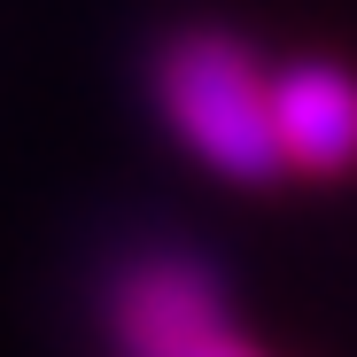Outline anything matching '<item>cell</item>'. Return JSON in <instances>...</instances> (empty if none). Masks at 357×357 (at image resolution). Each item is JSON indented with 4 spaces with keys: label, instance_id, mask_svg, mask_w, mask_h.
I'll return each mask as SVG.
<instances>
[{
    "label": "cell",
    "instance_id": "1",
    "mask_svg": "<svg viewBox=\"0 0 357 357\" xmlns=\"http://www.w3.org/2000/svg\"><path fill=\"white\" fill-rule=\"evenodd\" d=\"M148 93L163 109L171 140L202 171L233 187H272L287 178L280 125H272V70L257 47L225 24H171L148 47Z\"/></svg>",
    "mask_w": 357,
    "mask_h": 357
},
{
    "label": "cell",
    "instance_id": "2",
    "mask_svg": "<svg viewBox=\"0 0 357 357\" xmlns=\"http://www.w3.org/2000/svg\"><path fill=\"white\" fill-rule=\"evenodd\" d=\"M101 342L109 357H264L225 272L187 241H140L101 272Z\"/></svg>",
    "mask_w": 357,
    "mask_h": 357
},
{
    "label": "cell",
    "instance_id": "3",
    "mask_svg": "<svg viewBox=\"0 0 357 357\" xmlns=\"http://www.w3.org/2000/svg\"><path fill=\"white\" fill-rule=\"evenodd\" d=\"M272 125L287 178H349L357 171V70L326 54H295L272 70Z\"/></svg>",
    "mask_w": 357,
    "mask_h": 357
}]
</instances>
